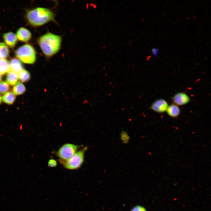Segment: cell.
Returning a JSON list of instances; mask_svg holds the SVG:
<instances>
[{
    "label": "cell",
    "instance_id": "obj_1",
    "mask_svg": "<svg viewBox=\"0 0 211 211\" xmlns=\"http://www.w3.org/2000/svg\"><path fill=\"white\" fill-rule=\"evenodd\" d=\"M62 42L60 35L47 32L38 39L37 42L43 54L50 58L57 53L60 50Z\"/></svg>",
    "mask_w": 211,
    "mask_h": 211
},
{
    "label": "cell",
    "instance_id": "obj_2",
    "mask_svg": "<svg viewBox=\"0 0 211 211\" xmlns=\"http://www.w3.org/2000/svg\"><path fill=\"white\" fill-rule=\"evenodd\" d=\"M26 17L29 23L35 27L42 26L50 22L57 23L54 12L46 8L38 7L30 10L27 13Z\"/></svg>",
    "mask_w": 211,
    "mask_h": 211
},
{
    "label": "cell",
    "instance_id": "obj_3",
    "mask_svg": "<svg viewBox=\"0 0 211 211\" xmlns=\"http://www.w3.org/2000/svg\"><path fill=\"white\" fill-rule=\"evenodd\" d=\"M16 57L23 62L33 64L36 59V52L34 47L29 44H25L18 48L15 51Z\"/></svg>",
    "mask_w": 211,
    "mask_h": 211
},
{
    "label": "cell",
    "instance_id": "obj_4",
    "mask_svg": "<svg viewBox=\"0 0 211 211\" xmlns=\"http://www.w3.org/2000/svg\"><path fill=\"white\" fill-rule=\"evenodd\" d=\"M87 147L77 152L69 159L60 161L62 162L64 166L66 169L73 170L79 168L83 164L84 160V155Z\"/></svg>",
    "mask_w": 211,
    "mask_h": 211
},
{
    "label": "cell",
    "instance_id": "obj_5",
    "mask_svg": "<svg viewBox=\"0 0 211 211\" xmlns=\"http://www.w3.org/2000/svg\"><path fill=\"white\" fill-rule=\"evenodd\" d=\"M78 148L77 145L66 143L59 149L57 155L61 161L66 160L69 159L77 152Z\"/></svg>",
    "mask_w": 211,
    "mask_h": 211
},
{
    "label": "cell",
    "instance_id": "obj_6",
    "mask_svg": "<svg viewBox=\"0 0 211 211\" xmlns=\"http://www.w3.org/2000/svg\"><path fill=\"white\" fill-rule=\"evenodd\" d=\"M169 105L168 102L165 100L159 98L152 103L150 108L156 112L163 113L166 111Z\"/></svg>",
    "mask_w": 211,
    "mask_h": 211
},
{
    "label": "cell",
    "instance_id": "obj_7",
    "mask_svg": "<svg viewBox=\"0 0 211 211\" xmlns=\"http://www.w3.org/2000/svg\"><path fill=\"white\" fill-rule=\"evenodd\" d=\"M174 103L178 106H181L188 103L190 101V98L186 93L183 92H179L174 95L172 98Z\"/></svg>",
    "mask_w": 211,
    "mask_h": 211
},
{
    "label": "cell",
    "instance_id": "obj_8",
    "mask_svg": "<svg viewBox=\"0 0 211 211\" xmlns=\"http://www.w3.org/2000/svg\"><path fill=\"white\" fill-rule=\"evenodd\" d=\"M16 36L19 40L25 42L29 41L31 39L32 35L30 31L27 29L21 27L16 32Z\"/></svg>",
    "mask_w": 211,
    "mask_h": 211
},
{
    "label": "cell",
    "instance_id": "obj_9",
    "mask_svg": "<svg viewBox=\"0 0 211 211\" xmlns=\"http://www.w3.org/2000/svg\"><path fill=\"white\" fill-rule=\"evenodd\" d=\"M4 42L9 47H13L16 44L18 39L16 35L12 32H8L3 35Z\"/></svg>",
    "mask_w": 211,
    "mask_h": 211
},
{
    "label": "cell",
    "instance_id": "obj_10",
    "mask_svg": "<svg viewBox=\"0 0 211 211\" xmlns=\"http://www.w3.org/2000/svg\"><path fill=\"white\" fill-rule=\"evenodd\" d=\"M10 71L19 73L23 69V65L20 61L16 58L11 59L9 63Z\"/></svg>",
    "mask_w": 211,
    "mask_h": 211
},
{
    "label": "cell",
    "instance_id": "obj_11",
    "mask_svg": "<svg viewBox=\"0 0 211 211\" xmlns=\"http://www.w3.org/2000/svg\"><path fill=\"white\" fill-rule=\"evenodd\" d=\"M180 110L179 106L173 103L169 105L166 112L170 117L175 118L180 115Z\"/></svg>",
    "mask_w": 211,
    "mask_h": 211
},
{
    "label": "cell",
    "instance_id": "obj_12",
    "mask_svg": "<svg viewBox=\"0 0 211 211\" xmlns=\"http://www.w3.org/2000/svg\"><path fill=\"white\" fill-rule=\"evenodd\" d=\"M18 80V74L17 73L11 71L7 73L6 80L7 83L11 85H15Z\"/></svg>",
    "mask_w": 211,
    "mask_h": 211
},
{
    "label": "cell",
    "instance_id": "obj_13",
    "mask_svg": "<svg viewBox=\"0 0 211 211\" xmlns=\"http://www.w3.org/2000/svg\"><path fill=\"white\" fill-rule=\"evenodd\" d=\"M10 71L8 61L5 59H0V74L3 75Z\"/></svg>",
    "mask_w": 211,
    "mask_h": 211
},
{
    "label": "cell",
    "instance_id": "obj_14",
    "mask_svg": "<svg viewBox=\"0 0 211 211\" xmlns=\"http://www.w3.org/2000/svg\"><path fill=\"white\" fill-rule=\"evenodd\" d=\"M25 91V86L20 82H18L17 83L12 89L13 93L17 95L23 93Z\"/></svg>",
    "mask_w": 211,
    "mask_h": 211
},
{
    "label": "cell",
    "instance_id": "obj_15",
    "mask_svg": "<svg viewBox=\"0 0 211 211\" xmlns=\"http://www.w3.org/2000/svg\"><path fill=\"white\" fill-rule=\"evenodd\" d=\"M3 101L8 104H12L16 99V96L12 92L9 91L5 93L2 98Z\"/></svg>",
    "mask_w": 211,
    "mask_h": 211
},
{
    "label": "cell",
    "instance_id": "obj_16",
    "mask_svg": "<svg viewBox=\"0 0 211 211\" xmlns=\"http://www.w3.org/2000/svg\"><path fill=\"white\" fill-rule=\"evenodd\" d=\"M9 52L8 48L6 45L3 42H0V58L5 59L8 57Z\"/></svg>",
    "mask_w": 211,
    "mask_h": 211
},
{
    "label": "cell",
    "instance_id": "obj_17",
    "mask_svg": "<svg viewBox=\"0 0 211 211\" xmlns=\"http://www.w3.org/2000/svg\"><path fill=\"white\" fill-rule=\"evenodd\" d=\"M18 78L22 82L28 81L30 78V74L28 71L25 69H23L18 74Z\"/></svg>",
    "mask_w": 211,
    "mask_h": 211
},
{
    "label": "cell",
    "instance_id": "obj_18",
    "mask_svg": "<svg viewBox=\"0 0 211 211\" xmlns=\"http://www.w3.org/2000/svg\"><path fill=\"white\" fill-rule=\"evenodd\" d=\"M10 87L6 81L0 82V93L4 94L6 93L9 89Z\"/></svg>",
    "mask_w": 211,
    "mask_h": 211
},
{
    "label": "cell",
    "instance_id": "obj_19",
    "mask_svg": "<svg viewBox=\"0 0 211 211\" xmlns=\"http://www.w3.org/2000/svg\"><path fill=\"white\" fill-rule=\"evenodd\" d=\"M130 211H147V210L144 207L137 205L132 208Z\"/></svg>",
    "mask_w": 211,
    "mask_h": 211
},
{
    "label": "cell",
    "instance_id": "obj_20",
    "mask_svg": "<svg viewBox=\"0 0 211 211\" xmlns=\"http://www.w3.org/2000/svg\"><path fill=\"white\" fill-rule=\"evenodd\" d=\"M56 161L54 159H51L49 160L48 163V166L51 167L56 166L57 165Z\"/></svg>",
    "mask_w": 211,
    "mask_h": 211
},
{
    "label": "cell",
    "instance_id": "obj_21",
    "mask_svg": "<svg viewBox=\"0 0 211 211\" xmlns=\"http://www.w3.org/2000/svg\"><path fill=\"white\" fill-rule=\"evenodd\" d=\"M151 51L154 57H157L159 51V49L158 47H153Z\"/></svg>",
    "mask_w": 211,
    "mask_h": 211
},
{
    "label": "cell",
    "instance_id": "obj_22",
    "mask_svg": "<svg viewBox=\"0 0 211 211\" xmlns=\"http://www.w3.org/2000/svg\"><path fill=\"white\" fill-rule=\"evenodd\" d=\"M2 101V98L1 95H0V104L1 103Z\"/></svg>",
    "mask_w": 211,
    "mask_h": 211
},
{
    "label": "cell",
    "instance_id": "obj_23",
    "mask_svg": "<svg viewBox=\"0 0 211 211\" xmlns=\"http://www.w3.org/2000/svg\"><path fill=\"white\" fill-rule=\"evenodd\" d=\"M1 74H0V82L1 81Z\"/></svg>",
    "mask_w": 211,
    "mask_h": 211
},
{
    "label": "cell",
    "instance_id": "obj_24",
    "mask_svg": "<svg viewBox=\"0 0 211 211\" xmlns=\"http://www.w3.org/2000/svg\"><path fill=\"white\" fill-rule=\"evenodd\" d=\"M150 57H151V56H149L147 57V59H148V58H149Z\"/></svg>",
    "mask_w": 211,
    "mask_h": 211
}]
</instances>
